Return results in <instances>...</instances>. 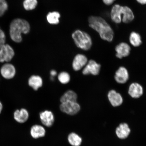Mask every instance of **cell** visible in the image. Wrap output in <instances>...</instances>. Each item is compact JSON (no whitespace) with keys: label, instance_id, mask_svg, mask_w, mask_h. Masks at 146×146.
<instances>
[{"label":"cell","instance_id":"cell-1","mask_svg":"<svg viewBox=\"0 0 146 146\" xmlns=\"http://www.w3.org/2000/svg\"><path fill=\"white\" fill-rule=\"evenodd\" d=\"M89 26L99 33L102 39L108 42L112 41L114 32L108 23L103 18L91 16L89 18Z\"/></svg>","mask_w":146,"mask_h":146},{"label":"cell","instance_id":"cell-2","mask_svg":"<svg viewBox=\"0 0 146 146\" xmlns=\"http://www.w3.org/2000/svg\"><path fill=\"white\" fill-rule=\"evenodd\" d=\"M30 23L25 19L16 18L13 20L10 24L9 34L11 39L16 43L22 41V34H26L30 32Z\"/></svg>","mask_w":146,"mask_h":146},{"label":"cell","instance_id":"cell-3","mask_svg":"<svg viewBox=\"0 0 146 146\" xmlns=\"http://www.w3.org/2000/svg\"><path fill=\"white\" fill-rule=\"evenodd\" d=\"M72 38L78 48L88 50L92 46V42L90 36L87 33L77 30L72 35Z\"/></svg>","mask_w":146,"mask_h":146},{"label":"cell","instance_id":"cell-4","mask_svg":"<svg viewBox=\"0 0 146 146\" xmlns=\"http://www.w3.org/2000/svg\"><path fill=\"white\" fill-rule=\"evenodd\" d=\"M60 108L62 112L71 115L77 114L81 109L80 105L77 102H72L61 103Z\"/></svg>","mask_w":146,"mask_h":146},{"label":"cell","instance_id":"cell-5","mask_svg":"<svg viewBox=\"0 0 146 146\" xmlns=\"http://www.w3.org/2000/svg\"><path fill=\"white\" fill-rule=\"evenodd\" d=\"M15 55L14 50L10 45L7 44L0 47V62H10Z\"/></svg>","mask_w":146,"mask_h":146},{"label":"cell","instance_id":"cell-6","mask_svg":"<svg viewBox=\"0 0 146 146\" xmlns=\"http://www.w3.org/2000/svg\"><path fill=\"white\" fill-rule=\"evenodd\" d=\"M101 65L97 63L94 60H91L88 62L84 68L82 73L84 75H86L91 74L96 76L99 74Z\"/></svg>","mask_w":146,"mask_h":146},{"label":"cell","instance_id":"cell-7","mask_svg":"<svg viewBox=\"0 0 146 146\" xmlns=\"http://www.w3.org/2000/svg\"><path fill=\"white\" fill-rule=\"evenodd\" d=\"M115 50L116 52V57L121 59L129 55L130 54L131 48L127 43L122 42L116 46Z\"/></svg>","mask_w":146,"mask_h":146},{"label":"cell","instance_id":"cell-8","mask_svg":"<svg viewBox=\"0 0 146 146\" xmlns=\"http://www.w3.org/2000/svg\"><path fill=\"white\" fill-rule=\"evenodd\" d=\"M114 78L119 84L126 83L129 79V74L127 69L124 67H119L115 73Z\"/></svg>","mask_w":146,"mask_h":146},{"label":"cell","instance_id":"cell-9","mask_svg":"<svg viewBox=\"0 0 146 146\" xmlns=\"http://www.w3.org/2000/svg\"><path fill=\"white\" fill-rule=\"evenodd\" d=\"M1 73L3 77L5 79H11L16 74L15 67L12 64H5L1 67Z\"/></svg>","mask_w":146,"mask_h":146},{"label":"cell","instance_id":"cell-10","mask_svg":"<svg viewBox=\"0 0 146 146\" xmlns=\"http://www.w3.org/2000/svg\"><path fill=\"white\" fill-rule=\"evenodd\" d=\"M108 97L113 107L119 106L123 103V99L121 95L114 90L109 91L108 94Z\"/></svg>","mask_w":146,"mask_h":146},{"label":"cell","instance_id":"cell-11","mask_svg":"<svg viewBox=\"0 0 146 146\" xmlns=\"http://www.w3.org/2000/svg\"><path fill=\"white\" fill-rule=\"evenodd\" d=\"M88 62L86 56L83 54H78L75 56L72 64L73 69L75 71H79L85 67Z\"/></svg>","mask_w":146,"mask_h":146},{"label":"cell","instance_id":"cell-12","mask_svg":"<svg viewBox=\"0 0 146 146\" xmlns=\"http://www.w3.org/2000/svg\"><path fill=\"white\" fill-rule=\"evenodd\" d=\"M40 117L41 123L45 126L50 127L54 123V115L50 111L46 110L41 112L40 114Z\"/></svg>","mask_w":146,"mask_h":146},{"label":"cell","instance_id":"cell-13","mask_svg":"<svg viewBox=\"0 0 146 146\" xmlns=\"http://www.w3.org/2000/svg\"><path fill=\"white\" fill-rule=\"evenodd\" d=\"M128 93L129 95L133 98H139L143 94V87L138 83H133L129 86Z\"/></svg>","mask_w":146,"mask_h":146},{"label":"cell","instance_id":"cell-14","mask_svg":"<svg viewBox=\"0 0 146 146\" xmlns=\"http://www.w3.org/2000/svg\"><path fill=\"white\" fill-rule=\"evenodd\" d=\"M115 132L119 138L121 139H125L130 134L131 129L127 123H121L116 128Z\"/></svg>","mask_w":146,"mask_h":146},{"label":"cell","instance_id":"cell-15","mask_svg":"<svg viewBox=\"0 0 146 146\" xmlns=\"http://www.w3.org/2000/svg\"><path fill=\"white\" fill-rule=\"evenodd\" d=\"M123 6L119 5H115L112 7L111 12V17L115 23H119L122 21L121 15H123Z\"/></svg>","mask_w":146,"mask_h":146},{"label":"cell","instance_id":"cell-16","mask_svg":"<svg viewBox=\"0 0 146 146\" xmlns=\"http://www.w3.org/2000/svg\"><path fill=\"white\" fill-rule=\"evenodd\" d=\"M29 117L28 111L25 109L16 110L14 113V118L16 121L20 123L26 122Z\"/></svg>","mask_w":146,"mask_h":146},{"label":"cell","instance_id":"cell-17","mask_svg":"<svg viewBox=\"0 0 146 146\" xmlns=\"http://www.w3.org/2000/svg\"><path fill=\"white\" fill-rule=\"evenodd\" d=\"M28 84L34 90L36 91L42 86L43 80L39 76L33 75L29 78Z\"/></svg>","mask_w":146,"mask_h":146},{"label":"cell","instance_id":"cell-18","mask_svg":"<svg viewBox=\"0 0 146 146\" xmlns=\"http://www.w3.org/2000/svg\"><path fill=\"white\" fill-rule=\"evenodd\" d=\"M46 131L44 127L39 125H35L32 127L31 134L33 138L37 139L44 136Z\"/></svg>","mask_w":146,"mask_h":146},{"label":"cell","instance_id":"cell-19","mask_svg":"<svg viewBox=\"0 0 146 146\" xmlns=\"http://www.w3.org/2000/svg\"><path fill=\"white\" fill-rule=\"evenodd\" d=\"M123 17L122 21L123 23H127L131 22L134 18V16L131 9L127 6H123Z\"/></svg>","mask_w":146,"mask_h":146},{"label":"cell","instance_id":"cell-20","mask_svg":"<svg viewBox=\"0 0 146 146\" xmlns=\"http://www.w3.org/2000/svg\"><path fill=\"white\" fill-rule=\"evenodd\" d=\"M77 95L74 91L69 90L66 91L60 98L61 103L72 102H76L77 99Z\"/></svg>","mask_w":146,"mask_h":146},{"label":"cell","instance_id":"cell-21","mask_svg":"<svg viewBox=\"0 0 146 146\" xmlns=\"http://www.w3.org/2000/svg\"><path fill=\"white\" fill-rule=\"evenodd\" d=\"M61 15L59 12H50L47 14L46 19L48 22L51 25H57L60 23L59 19Z\"/></svg>","mask_w":146,"mask_h":146},{"label":"cell","instance_id":"cell-22","mask_svg":"<svg viewBox=\"0 0 146 146\" xmlns=\"http://www.w3.org/2000/svg\"><path fill=\"white\" fill-rule=\"evenodd\" d=\"M129 41L131 44L135 47L140 46L142 43L141 36L138 33L134 32L131 33Z\"/></svg>","mask_w":146,"mask_h":146},{"label":"cell","instance_id":"cell-23","mask_svg":"<svg viewBox=\"0 0 146 146\" xmlns=\"http://www.w3.org/2000/svg\"><path fill=\"white\" fill-rule=\"evenodd\" d=\"M68 140L69 143L72 146H80L82 141L81 137L74 133H71L69 135Z\"/></svg>","mask_w":146,"mask_h":146},{"label":"cell","instance_id":"cell-24","mask_svg":"<svg viewBox=\"0 0 146 146\" xmlns=\"http://www.w3.org/2000/svg\"><path fill=\"white\" fill-rule=\"evenodd\" d=\"M38 4L37 0H24L23 6L27 11H31L36 8Z\"/></svg>","mask_w":146,"mask_h":146},{"label":"cell","instance_id":"cell-25","mask_svg":"<svg viewBox=\"0 0 146 146\" xmlns=\"http://www.w3.org/2000/svg\"><path fill=\"white\" fill-rule=\"evenodd\" d=\"M58 79L62 84H67L70 81V75L66 72H62L60 73L58 76Z\"/></svg>","mask_w":146,"mask_h":146},{"label":"cell","instance_id":"cell-26","mask_svg":"<svg viewBox=\"0 0 146 146\" xmlns=\"http://www.w3.org/2000/svg\"><path fill=\"white\" fill-rule=\"evenodd\" d=\"M8 4L6 0H0V17L5 14L8 9Z\"/></svg>","mask_w":146,"mask_h":146},{"label":"cell","instance_id":"cell-27","mask_svg":"<svg viewBox=\"0 0 146 146\" xmlns=\"http://www.w3.org/2000/svg\"><path fill=\"white\" fill-rule=\"evenodd\" d=\"M6 41V36L3 31L0 27V47L4 44Z\"/></svg>","mask_w":146,"mask_h":146},{"label":"cell","instance_id":"cell-28","mask_svg":"<svg viewBox=\"0 0 146 146\" xmlns=\"http://www.w3.org/2000/svg\"><path fill=\"white\" fill-rule=\"evenodd\" d=\"M116 0H103L104 3L106 5H112L115 1Z\"/></svg>","mask_w":146,"mask_h":146},{"label":"cell","instance_id":"cell-29","mask_svg":"<svg viewBox=\"0 0 146 146\" xmlns=\"http://www.w3.org/2000/svg\"><path fill=\"white\" fill-rule=\"evenodd\" d=\"M50 74L52 76H55L57 74V72L55 70H52L50 71Z\"/></svg>","mask_w":146,"mask_h":146},{"label":"cell","instance_id":"cell-30","mask_svg":"<svg viewBox=\"0 0 146 146\" xmlns=\"http://www.w3.org/2000/svg\"><path fill=\"white\" fill-rule=\"evenodd\" d=\"M138 2L142 5L146 4V0H136Z\"/></svg>","mask_w":146,"mask_h":146},{"label":"cell","instance_id":"cell-31","mask_svg":"<svg viewBox=\"0 0 146 146\" xmlns=\"http://www.w3.org/2000/svg\"><path fill=\"white\" fill-rule=\"evenodd\" d=\"M3 107L2 104L1 102H0V113H1Z\"/></svg>","mask_w":146,"mask_h":146}]
</instances>
